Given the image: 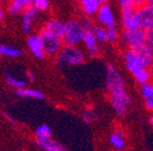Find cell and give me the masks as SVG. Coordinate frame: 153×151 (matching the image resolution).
Wrapping results in <instances>:
<instances>
[{
  "instance_id": "obj_1",
  "label": "cell",
  "mask_w": 153,
  "mask_h": 151,
  "mask_svg": "<svg viewBox=\"0 0 153 151\" xmlns=\"http://www.w3.org/2000/svg\"><path fill=\"white\" fill-rule=\"evenodd\" d=\"M123 62L126 68L132 74V76L134 77V79L136 80L137 84L143 85V84L150 81L151 76L150 72H149V68H147L141 64L133 50L127 49L124 51Z\"/></svg>"
},
{
  "instance_id": "obj_2",
  "label": "cell",
  "mask_w": 153,
  "mask_h": 151,
  "mask_svg": "<svg viewBox=\"0 0 153 151\" xmlns=\"http://www.w3.org/2000/svg\"><path fill=\"white\" fill-rule=\"evenodd\" d=\"M85 32L86 30L81 20H68L64 23V32L62 36L63 43L68 45H79L83 43Z\"/></svg>"
},
{
  "instance_id": "obj_3",
  "label": "cell",
  "mask_w": 153,
  "mask_h": 151,
  "mask_svg": "<svg viewBox=\"0 0 153 151\" xmlns=\"http://www.w3.org/2000/svg\"><path fill=\"white\" fill-rule=\"evenodd\" d=\"M85 52L78 45H65L57 54V64L62 66H78L85 62Z\"/></svg>"
},
{
  "instance_id": "obj_4",
  "label": "cell",
  "mask_w": 153,
  "mask_h": 151,
  "mask_svg": "<svg viewBox=\"0 0 153 151\" xmlns=\"http://www.w3.org/2000/svg\"><path fill=\"white\" fill-rule=\"evenodd\" d=\"M106 88L110 95L126 90L123 76L113 65H108L106 68Z\"/></svg>"
},
{
  "instance_id": "obj_5",
  "label": "cell",
  "mask_w": 153,
  "mask_h": 151,
  "mask_svg": "<svg viewBox=\"0 0 153 151\" xmlns=\"http://www.w3.org/2000/svg\"><path fill=\"white\" fill-rule=\"evenodd\" d=\"M120 39L123 45L127 47V49L134 50L141 45H146L147 33L146 30L143 29H138L134 31H124L120 35Z\"/></svg>"
},
{
  "instance_id": "obj_6",
  "label": "cell",
  "mask_w": 153,
  "mask_h": 151,
  "mask_svg": "<svg viewBox=\"0 0 153 151\" xmlns=\"http://www.w3.org/2000/svg\"><path fill=\"white\" fill-rule=\"evenodd\" d=\"M110 104L113 110L118 116H122L127 113L128 108L131 105V96L127 92V90H123L121 92L111 94Z\"/></svg>"
},
{
  "instance_id": "obj_7",
  "label": "cell",
  "mask_w": 153,
  "mask_h": 151,
  "mask_svg": "<svg viewBox=\"0 0 153 151\" xmlns=\"http://www.w3.org/2000/svg\"><path fill=\"white\" fill-rule=\"evenodd\" d=\"M41 36L43 38L44 49L46 55H57L63 48V40L61 37L50 33V32L43 30L41 32Z\"/></svg>"
},
{
  "instance_id": "obj_8",
  "label": "cell",
  "mask_w": 153,
  "mask_h": 151,
  "mask_svg": "<svg viewBox=\"0 0 153 151\" xmlns=\"http://www.w3.org/2000/svg\"><path fill=\"white\" fill-rule=\"evenodd\" d=\"M121 26L124 31H134L141 29V19L138 9L121 12Z\"/></svg>"
},
{
  "instance_id": "obj_9",
  "label": "cell",
  "mask_w": 153,
  "mask_h": 151,
  "mask_svg": "<svg viewBox=\"0 0 153 151\" xmlns=\"http://www.w3.org/2000/svg\"><path fill=\"white\" fill-rule=\"evenodd\" d=\"M96 19L100 26H103L108 29L110 26H117L116 24V16L113 11V7L108 2H103L99 7L98 12L96 14Z\"/></svg>"
},
{
  "instance_id": "obj_10",
  "label": "cell",
  "mask_w": 153,
  "mask_h": 151,
  "mask_svg": "<svg viewBox=\"0 0 153 151\" xmlns=\"http://www.w3.org/2000/svg\"><path fill=\"white\" fill-rule=\"evenodd\" d=\"M27 45L30 52L37 59H44L46 56L45 49H44L43 38L41 34H32L27 39Z\"/></svg>"
},
{
  "instance_id": "obj_11",
  "label": "cell",
  "mask_w": 153,
  "mask_h": 151,
  "mask_svg": "<svg viewBox=\"0 0 153 151\" xmlns=\"http://www.w3.org/2000/svg\"><path fill=\"white\" fill-rule=\"evenodd\" d=\"M138 9L139 15L141 19V29L149 30L153 28V4L146 2L145 4L140 5Z\"/></svg>"
},
{
  "instance_id": "obj_12",
  "label": "cell",
  "mask_w": 153,
  "mask_h": 151,
  "mask_svg": "<svg viewBox=\"0 0 153 151\" xmlns=\"http://www.w3.org/2000/svg\"><path fill=\"white\" fill-rule=\"evenodd\" d=\"M94 30V29H93ZM93 30H87L84 35L83 43L86 48V51L91 56H97L99 54V41L96 38Z\"/></svg>"
},
{
  "instance_id": "obj_13",
  "label": "cell",
  "mask_w": 153,
  "mask_h": 151,
  "mask_svg": "<svg viewBox=\"0 0 153 151\" xmlns=\"http://www.w3.org/2000/svg\"><path fill=\"white\" fill-rule=\"evenodd\" d=\"M38 13H39V11H38L34 5H30V7L22 13V31H24L25 33H29V32L31 31L32 24H33L36 17L38 16Z\"/></svg>"
},
{
  "instance_id": "obj_14",
  "label": "cell",
  "mask_w": 153,
  "mask_h": 151,
  "mask_svg": "<svg viewBox=\"0 0 153 151\" xmlns=\"http://www.w3.org/2000/svg\"><path fill=\"white\" fill-rule=\"evenodd\" d=\"M30 5H32V0H11L7 11L11 15L16 16L22 14Z\"/></svg>"
},
{
  "instance_id": "obj_15",
  "label": "cell",
  "mask_w": 153,
  "mask_h": 151,
  "mask_svg": "<svg viewBox=\"0 0 153 151\" xmlns=\"http://www.w3.org/2000/svg\"><path fill=\"white\" fill-rule=\"evenodd\" d=\"M101 0H80V4L83 13L86 16H94L97 14L99 7L102 4Z\"/></svg>"
},
{
  "instance_id": "obj_16",
  "label": "cell",
  "mask_w": 153,
  "mask_h": 151,
  "mask_svg": "<svg viewBox=\"0 0 153 151\" xmlns=\"http://www.w3.org/2000/svg\"><path fill=\"white\" fill-rule=\"evenodd\" d=\"M36 144L41 149L46 151H64L66 150L61 143L56 142L52 139H36Z\"/></svg>"
},
{
  "instance_id": "obj_17",
  "label": "cell",
  "mask_w": 153,
  "mask_h": 151,
  "mask_svg": "<svg viewBox=\"0 0 153 151\" xmlns=\"http://www.w3.org/2000/svg\"><path fill=\"white\" fill-rule=\"evenodd\" d=\"M133 51L136 54V56L138 57L141 64L147 68H149V66L153 62V56L151 54L150 50L148 49V47L146 45H143L141 47L137 48V49H134Z\"/></svg>"
},
{
  "instance_id": "obj_18",
  "label": "cell",
  "mask_w": 153,
  "mask_h": 151,
  "mask_svg": "<svg viewBox=\"0 0 153 151\" xmlns=\"http://www.w3.org/2000/svg\"><path fill=\"white\" fill-rule=\"evenodd\" d=\"M108 142L113 148L117 149V150L123 149L126 147V139H124L123 131L120 129L116 130L114 133H112L108 136Z\"/></svg>"
},
{
  "instance_id": "obj_19",
  "label": "cell",
  "mask_w": 153,
  "mask_h": 151,
  "mask_svg": "<svg viewBox=\"0 0 153 151\" xmlns=\"http://www.w3.org/2000/svg\"><path fill=\"white\" fill-rule=\"evenodd\" d=\"M15 95L19 97H26V98H34V99H44L45 95L43 92L36 89H30V88H20L15 90Z\"/></svg>"
},
{
  "instance_id": "obj_20",
  "label": "cell",
  "mask_w": 153,
  "mask_h": 151,
  "mask_svg": "<svg viewBox=\"0 0 153 151\" xmlns=\"http://www.w3.org/2000/svg\"><path fill=\"white\" fill-rule=\"evenodd\" d=\"M44 30L62 38L63 32H64V23L60 20H57V19H51L45 24Z\"/></svg>"
},
{
  "instance_id": "obj_21",
  "label": "cell",
  "mask_w": 153,
  "mask_h": 151,
  "mask_svg": "<svg viewBox=\"0 0 153 151\" xmlns=\"http://www.w3.org/2000/svg\"><path fill=\"white\" fill-rule=\"evenodd\" d=\"M0 53L3 56L12 57V58H16L22 55V51L19 49L7 45H0Z\"/></svg>"
},
{
  "instance_id": "obj_22",
  "label": "cell",
  "mask_w": 153,
  "mask_h": 151,
  "mask_svg": "<svg viewBox=\"0 0 153 151\" xmlns=\"http://www.w3.org/2000/svg\"><path fill=\"white\" fill-rule=\"evenodd\" d=\"M35 135L36 139H48L52 136V131L48 125H41L36 128Z\"/></svg>"
},
{
  "instance_id": "obj_23",
  "label": "cell",
  "mask_w": 153,
  "mask_h": 151,
  "mask_svg": "<svg viewBox=\"0 0 153 151\" xmlns=\"http://www.w3.org/2000/svg\"><path fill=\"white\" fill-rule=\"evenodd\" d=\"M5 83H7L11 88H14V89H20V88L26 87V85H27V83L24 79L16 78L9 73L5 74Z\"/></svg>"
},
{
  "instance_id": "obj_24",
  "label": "cell",
  "mask_w": 153,
  "mask_h": 151,
  "mask_svg": "<svg viewBox=\"0 0 153 151\" xmlns=\"http://www.w3.org/2000/svg\"><path fill=\"white\" fill-rule=\"evenodd\" d=\"M94 33H95L96 38L98 39V41L100 43H103L105 41H108V30L106 28L103 26H94Z\"/></svg>"
},
{
  "instance_id": "obj_25",
  "label": "cell",
  "mask_w": 153,
  "mask_h": 151,
  "mask_svg": "<svg viewBox=\"0 0 153 151\" xmlns=\"http://www.w3.org/2000/svg\"><path fill=\"white\" fill-rule=\"evenodd\" d=\"M140 95L145 100L153 96V83L148 81L143 85H140Z\"/></svg>"
},
{
  "instance_id": "obj_26",
  "label": "cell",
  "mask_w": 153,
  "mask_h": 151,
  "mask_svg": "<svg viewBox=\"0 0 153 151\" xmlns=\"http://www.w3.org/2000/svg\"><path fill=\"white\" fill-rule=\"evenodd\" d=\"M108 30V43H116L119 38L117 26H113L106 29Z\"/></svg>"
},
{
  "instance_id": "obj_27",
  "label": "cell",
  "mask_w": 153,
  "mask_h": 151,
  "mask_svg": "<svg viewBox=\"0 0 153 151\" xmlns=\"http://www.w3.org/2000/svg\"><path fill=\"white\" fill-rule=\"evenodd\" d=\"M32 5H34L39 12H46L50 7V2L49 0H32Z\"/></svg>"
},
{
  "instance_id": "obj_28",
  "label": "cell",
  "mask_w": 153,
  "mask_h": 151,
  "mask_svg": "<svg viewBox=\"0 0 153 151\" xmlns=\"http://www.w3.org/2000/svg\"><path fill=\"white\" fill-rule=\"evenodd\" d=\"M118 5H119V9L121 12L132 9H137V7H134V4L131 2V0H118Z\"/></svg>"
},
{
  "instance_id": "obj_29",
  "label": "cell",
  "mask_w": 153,
  "mask_h": 151,
  "mask_svg": "<svg viewBox=\"0 0 153 151\" xmlns=\"http://www.w3.org/2000/svg\"><path fill=\"white\" fill-rule=\"evenodd\" d=\"M147 33V39H146V45L150 50L151 54L153 56V28L149 29L146 31Z\"/></svg>"
},
{
  "instance_id": "obj_30",
  "label": "cell",
  "mask_w": 153,
  "mask_h": 151,
  "mask_svg": "<svg viewBox=\"0 0 153 151\" xmlns=\"http://www.w3.org/2000/svg\"><path fill=\"white\" fill-rule=\"evenodd\" d=\"M95 117H96V114L94 110H87V111H85L83 114V118L86 123H91Z\"/></svg>"
},
{
  "instance_id": "obj_31",
  "label": "cell",
  "mask_w": 153,
  "mask_h": 151,
  "mask_svg": "<svg viewBox=\"0 0 153 151\" xmlns=\"http://www.w3.org/2000/svg\"><path fill=\"white\" fill-rule=\"evenodd\" d=\"M82 23H83L84 28H85V30L87 31V30H93L94 29V26H93V22L89 20V19L87 18H84L83 20H81Z\"/></svg>"
},
{
  "instance_id": "obj_32",
  "label": "cell",
  "mask_w": 153,
  "mask_h": 151,
  "mask_svg": "<svg viewBox=\"0 0 153 151\" xmlns=\"http://www.w3.org/2000/svg\"><path fill=\"white\" fill-rule=\"evenodd\" d=\"M145 107L148 109L149 111L153 112V96L148 99H146V102H145Z\"/></svg>"
},
{
  "instance_id": "obj_33",
  "label": "cell",
  "mask_w": 153,
  "mask_h": 151,
  "mask_svg": "<svg viewBox=\"0 0 153 151\" xmlns=\"http://www.w3.org/2000/svg\"><path fill=\"white\" fill-rule=\"evenodd\" d=\"M147 1H148V0H131V2L133 3L135 7H139L140 5L145 4Z\"/></svg>"
},
{
  "instance_id": "obj_34",
  "label": "cell",
  "mask_w": 153,
  "mask_h": 151,
  "mask_svg": "<svg viewBox=\"0 0 153 151\" xmlns=\"http://www.w3.org/2000/svg\"><path fill=\"white\" fill-rule=\"evenodd\" d=\"M27 75H28V78L30 80H34V79H35V74H34L32 71H29L28 73H27Z\"/></svg>"
},
{
  "instance_id": "obj_35",
  "label": "cell",
  "mask_w": 153,
  "mask_h": 151,
  "mask_svg": "<svg viewBox=\"0 0 153 151\" xmlns=\"http://www.w3.org/2000/svg\"><path fill=\"white\" fill-rule=\"evenodd\" d=\"M149 72H150V76H151V79L153 80V62L149 66Z\"/></svg>"
},
{
  "instance_id": "obj_36",
  "label": "cell",
  "mask_w": 153,
  "mask_h": 151,
  "mask_svg": "<svg viewBox=\"0 0 153 151\" xmlns=\"http://www.w3.org/2000/svg\"><path fill=\"white\" fill-rule=\"evenodd\" d=\"M3 16H4V13H3V10L0 7V20L3 18Z\"/></svg>"
},
{
  "instance_id": "obj_37",
  "label": "cell",
  "mask_w": 153,
  "mask_h": 151,
  "mask_svg": "<svg viewBox=\"0 0 153 151\" xmlns=\"http://www.w3.org/2000/svg\"><path fill=\"white\" fill-rule=\"evenodd\" d=\"M149 123H150V124H151V125H152V126H153V115H152V116H151V117H150V118H149Z\"/></svg>"
},
{
  "instance_id": "obj_38",
  "label": "cell",
  "mask_w": 153,
  "mask_h": 151,
  "mask_svg": "<svg viewBox=\"0 0 153 151\" xmlns=\"http://www.w3.org/2000/svg\"><path fill=\"white\" fill-rule=\"evenodd\" d=\"M147 2H149V3H151V4H153V0H148Z\"/></svg>"
},
{
  "instance_id": "obj_39",
  "label": "cell",
  "mask_w": 153,
  "mask_h": 151,
  "mask_svg": "<svg viewBox=\"0 0 153 151\" xmlns=\"http://www.w3.org/2000/svg\"><path fill=\"white\" fill-rule=\"evenodd\" d=\"M111 1H115V0H106V2H111Z\"/></svg>"
},
{
  "instance_id": "obj_40",
  "label": "cell",
  "mask_w": 153,
  "mask_h": 151,
  "mask_svg": "<svg viewBox=\"0 0 153 151\" xmlns=\"http://www.w3.org/2000/svg\"><path fill=\"white\" fill-rule=\"evenodd\" d=\"M101 1H102V2H106V0H101Z\"/></svg>"
},
{
  "instance_id": "obj_41",
  "label": "cell",
  "mask_w": 153,
  "mask_h": 151,
  "mask_svg": "<svg viewBox=\"0 0 153 151\" xmlns=\"http://www.w3.org/2000/svg\"><path fill=\"white\" fill-rule=\"evenodd\" d=\"M0 57H1V53H0Z\"/></svg>"
},
{
  "instance_id": "obj_42",
  "label": "cell",
  "mask_w": 153,
  "mask_h": 151,
  "mask_svg": "<svg viewBox=\"0 0 153 151\" xmlns=\"http://www.w3.org/2000/svg\"><path fill=\"white\" fill-rule=\"evenodd\" d=\"M0 2H1V0H0Z\"/></svg>"
}]
</instances>
